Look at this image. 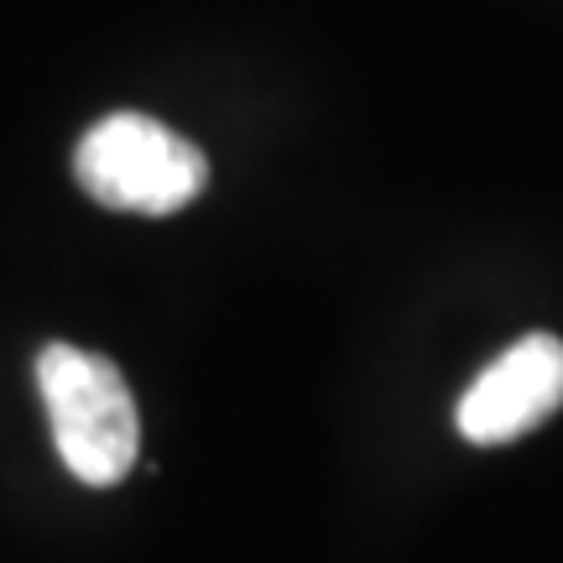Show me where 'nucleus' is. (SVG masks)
<instances>
[{
    "label": "nucleus",
    "instance_id": "1",
    "mask_svg": "<svg viewBox=\"0 0 563 563\" xmlns=\"http://www.w3.org/2000/svg\"><path fill=\"white\" fill-rule=\"evenodd\" d=\"M37 386L68 475L84 485L125 481L141 449V412L121 371L95 350L47 344L37 355Z\"/></svg>",
    "mask_w": 563,
    "mask_h": 563
},
{
    "label": "nucleus",
    "instance_id": "2",
    "mask_svg": "<svg viewBox=\"0 0 563 563\" xmlns=\"http://www.w3.org/2000/svg\"><path fill=\"white\" fill-rule=\"evenodd\" d=\"M74 173H79L84 194L104 209L162 220L199 199L209 183V162L173 125L121 110L84 131L79 152H74Z\"/></svg>",
    "mask_w": 563,
    "mask_h": 563
},
{
    "label": "nucleus",
    "instance_id": "3",
    "mask_svg": "<svg viewBox=\"0 0 563 563\" xmlns=\"http://www.w3.org/2000/svg\"><path fill=\"white\" fill-rule=\"evenodd\" d=\"M563 407V340L527 334L501 350L460 397V433L470 443H511Z\"/></svg>",
    "mask_w": 563,
    "mask_h": 563
}]
</instances>
